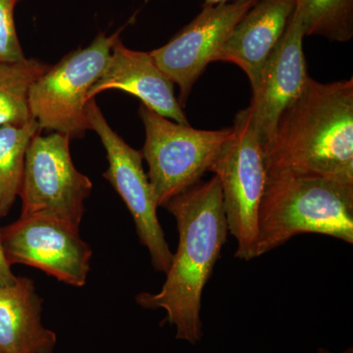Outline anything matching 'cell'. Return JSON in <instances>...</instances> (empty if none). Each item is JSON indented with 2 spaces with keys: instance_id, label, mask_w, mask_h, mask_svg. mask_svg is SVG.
<instances>
[{
  "instance_id": "9c48e42d",
  "label": "cell",
  "mask_w": 353,
  "mask_h": 353,
  "mask_svg": "<svg viewBox=\"0 0 353 353\" xmlns=\"http://www.w3.org/2000/svg\"><path fill=\"white\" fill-rule=\"evenodd\" d=\"M1 240L10 265L34 267L74 287L87 282L92 250L79 229L67 223L46 216H21L2 228Z\"/></svg>"
},
{
  "instance_id": "7a4b0ae2",
  "label": "cell",
  "mask_w": 353,
  "mask_h": 353,
  "mask_svg": "<svg viewBox=\"0 0 353 353\" xmlns=\"http://www.w3.org/2000/svg\"><path fill=\"white\" fill-rule=\"evenodd\" d=\"M266 172L290 170L353 185V79L309 77L263 148Z\"/></svg>"
},
{
  "instance_id": "7402d4cb",
  "label": "cell",
  "mask_w": 353,
  "mask_h": 353,
  "mask_svg": "<svg viewBox=\"0 0 353 353\" xmlns=\"http://www.w3.org/2000/svg\"><path fill=\"white\" fill-rule=\"evenodd\" d=\"M17 1H18V0H17Z\"/></svg>"
},
{
  "instance_id": "2e32d148",
  "label": "cell",
  "mask_w": 353,
  "mask_h": 353,
  "mask_svg": "<svg viewBox=\"0 0 353 353\" xmlns=\"http://www.w3.org/2000/svg\"><path fill=\"white\" fill-rule=\"evenodd\" d=\"M41 132L34 119L22 126L0 127V217L8 214L19 196L28 148Z\"/></svg>"
},
{
  "instance_id": "44dd1931",
  "label": "cell",
  "mask_w": 353,
  "mask_h": 353,
  "mask_svg": "<svg viewBox=\"0 0 353 353\" xmlns=\"http://www.w3.org/2000/svg\"><path fill=\"white\" fill-rule=\"evenodd\" d=\"M317 353H331L329 352L328 350H326V348H319V350H318V352Z\"/></svg>"
},
{
  "instance_id": "5b68a950",
  "label": "cell",
  "mask_w": 353,
  "mask_h": 353,
  "mask_svg": "<svg viewBox=\"0 0 353 353\" xmlns=\"http://www.w3.org/2000/svg\"><path fill=\"white\" fill-rule=\"evenodd\" d=\"M121 30L99 32L88 46L72 51L32 83L29 94L32 117L43 130L82 138L90 130L87 104L90 88L103 73Z\"/></svg>"
},
{
  "instance_id": "4fadbf2b",
  "label": "cell",
  "mask_w": 353,
  "mask_h": 353,
  "mask_svg": "<svg viewBox=\"0 0 353 353\" xmlns=\"http://www.w3.org/2000/svg\"><path fill=\"white\" fill-rule=\"evenodd\" d=\"M294 9L296 0H259L234 28L212 62H229L240 67L254 90L262 69L284 36Z\"/></svg>"
},
{
  "instance_id": "ac0fdd59",
  "label": "cell",
  "mask_w": 353,
  "mask_h": 353,
  "mask_svg": "<svg viewBox=\"0 0 353 353\" xmlns=\"http://www.w3.org/2000/svg\"><path fill=\"white\" fill-rule=\"evenodd\" d=\"M16 2L0 0V62L21 61L26 58L14 22Z\"/></svg>"
},
{
  "instance_id": "52a82bcc",
  "label": "cell",
  "mask_w": 353,
  "mask_h": 353,
  "mask_svg": "<svg viewBox=\"0 0 353 353\" xmlns=\"http://www.w3.org/2000/svg\"><path fill=\"white\" fill-rule=\"evenodd\" d=\"M70 141L59 132L32 139L19 192L21 216H46L80 228L92 183L74 165Z\"/></svg>"
},
{
  "instance_id": "6da1fadb",
  "label": "cell",
  "mask_w": 353,
  "mask_h": 353,
  "mask_svg": "<svg viewBox=\"0 0 353 353\" xmlns=\"http://www.w3.org/2000/svg\"><path fill=\"white\" fill-rule=\"evenodd\" d=\"M164 208L176 219L178 250L161 290L154 294L141 292L136 301L143 308L163 309V324L175 327L176 340L196 345L203 336L202 292L229 233L219 180L214 176L208 182L199 183Z\"/></svg>"
},
{
  "instance_id": "ba28073f",
  "label": "cell",
  "mask_w": 353,
  "mask_h": 353,
  "mask_svg": "<svg viewBox=\"0 0 353 353\" xmlns=\"http://www.w3.org/2000/svg\"><path fill=\"white\" fill-rule=\"evenodd\" d=\"M90 130L99 137L106 152L108 169L104 178L126 204L136 225L141 245L148 248L153 268L166 273L174 253L165 240L163 229L157 217V205L152 185L143 166L141 152L128 145L104 117L94 99L87 104Z\"/></svg>"
},
{
  "instance_id": "5bb4252c",
  "label": "cell",
  "mask_w": 353,
  "mask_h": 353,
  "mask_svg": "<svg viewBox=\"0 0 353 353\" xmlns=\"http://www.w3.org/2000/svg\"><path fill=\"white\" fill-rule=\"evenodd\" d=\"M43 299L34 283L17 277L0 289V353H53L54 332L41 321Z\"/></svg>"
},
{
  "instance_id": "d6986e66",
  "label": "cell",
  "mask_w": 353,
  "mask_h": 353,
  "mask_svg": "<svg viewBox=\"0 0 353 353\" xmlns=\"http://www.w3.org/2000/svg\"><path fill=\"white\" fill-rule=\"evenodd\" d=\"M16 280H17V277L11 270V265L7 261L6 253H4L1 240V229H0V289L14 284Z\"/></svg>"
},
{
  "instance_id": "8992f818",
  "label": "cell",
  "mask_w": 353,
  "mask_h": 353,
  "mask_svg": "<svg viewBox=\"0 0 353 353\" xmlns=\"http://www.w3.org/2000/svg\"><path fill=\"white\" fill-rule=\"evenodd\" d=\"M145 131L141 154L148 165V180L157 208L201 183L232 134L197 130L158 115L141 104L139 110Z\"/></svg>"
},
{
  "instance_id": "277c9868",
  "label": "cell",
  "mask_w": 353,
  "mask_h": 353,
  "mask_svg": "<svg viewBox=\"0 0 353 353\" xmlns=\"http://www.w3.org/2000/svg\"><path fill=\"white\" fill-rule=\"evenodd\" d=\"M208 172L220 182L228 230L238 243L234 257L245 261L256 259L259 213L266 168L263 146L248 108L234 118L231 136Z\"/></svg>"
},
{
  "instance_id": "3957f363",
  "label": "cell",
  "mask_w": 353,
  "mask_h": 353,
  "mask_svg": "<svg viewBox=\"0 0 353 353\" xmlns=\"http://www.w3.org/2000/svg\"><path fill=\"white\" fill-rule=\"evenodd\" d=\"M305 233L353 243V185L290 170L266 172L256 259Z\"/></svg>"
},
{
  "instance_id": "30bf717a",
  "label": "cell",
  "mask_w": 353,
  "mask_h": 353,
  "mask_svg": "<svg viewBox=\"0 0 353 353\" xmlns=\"http://www.w3.org/2000/svg\"><path fill=\"white\" fill-rule=\"evenodd\" d=\"M259 0H236L205 4L201 12L183 28L168 43L150 51L159 69L180 90L183 106L208 64L212 62L234 28Z\"/></svg>"
},
{
  "instance_id": "8fae6325",
  "label": "cell",
  "mask_w": 353,
  "mask_h": 353,
  "mask_svg": "<svg viewBox=\"0 0 353 353\" xmlns=\"http://www.w3.org/2000/svg\"><path fill=\"white\" fill-rule=\"evenodd\" d=\"M303 26L294 12L284 36L262 69L248 109L263 148L271 143L281 116L303 92L309 76L303 52Z\"/></svg>"
},
{
  "instance_id": "7c38bea8",
  "label": "cell",
  "mask_w": 353,
  "mask_h": 353,
  "mask_svg": "<svg viewBox=\"0 0 353 353\" xmlns=\"http://www.w3.org/2000/svg\"><path fill=\"white\" fill-rule=\"evenodd\" d=\"M108 90L134 95L158 115L190 125L176 97L173 82L155 64L150 52L130 50L120 38L114 43L103 73L90 88L88 101Z\"/></svg>"
},
{
  "instance_id": "ffe728a7",
  "label": "cell",
  "mask_w": 353,
  "mask_h": 353,
  "mask_svg": "<svg viewBox=\"0 0 353 353\" xmlns=\"http://www.w3.org/2000/svg\"><path fill=\"white\" fill-rule=\"evenodd\" d=\"M231 1H236V0H205V4L214 6V4L227 3V2Z\"/></svg>"
},
{
  "instance_id": "9a60e30c",
  "label": "cell",
  "mask_w": 353,
  "mask_h": 353,
  "mask_svg": "<svg viewBox=\"0 0 353 353\" xmlns=\"http://www.w3.org/2000/svg\"><path fill=\"white\" fill-rule=\"evenodd\" d=\"M48 67L34 58L0 62V127L22 126L34 119L30 111V90Z\"/></svg>"
},
{
  "instance_id": "e0dca14e",
  "label": "cell",
  "mask_w": 353,
  "mask_h": 353,
  "mask_svg": "<svg viewBox=\"0 0 353 353\" xmlns=\"http://www.w3.org/2000/svg\"><path fill=\"white\" fill-rule=\"evenodd\" d=\"M305 36H318L336 43L353 38V0H296Z\"/></svg>"
}]
</instances>
